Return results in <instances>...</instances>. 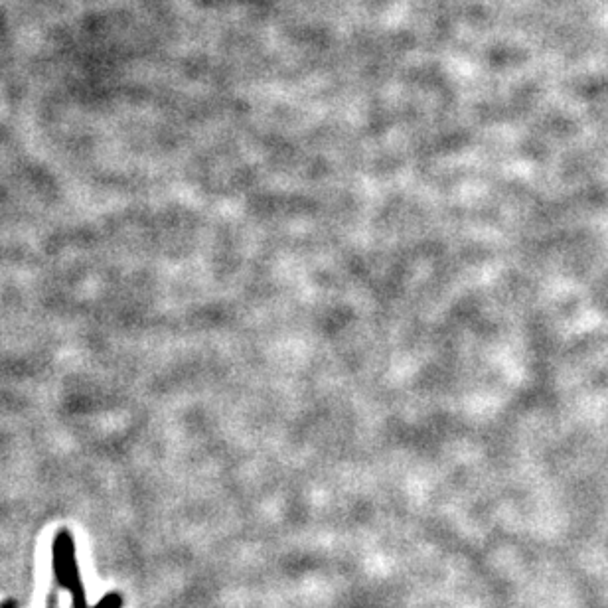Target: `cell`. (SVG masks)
Segmentation results:
<instances>
[{
    "instance_id": "1",
    "label": "cell",
    "mask_w": 608,
    "mask_h": 608,
    "mask_svg": "<svg viewBox=\"0 0 608 608\" xmlns=\"http://www.w3.org/2000/svg\"><path fill=\"white\" fill-rule=\"evenodd\" d=\"M52 565H54L56 585L70 591L74 608H87L85 587L81 583L77 569L76 543H74V535L68 530H60L54 537Z\"/></svg>"
},
{
    "instance_id": "2",
    "label": "cell",
    "mask_w": 608,
    "mask_h": 608,
    "mask_svg": "<svg viewBox=\"0 0 608 608\" xmlns=\"http://www.w3.org/2000/svg\"><path fill=\"white\" fill-rule=\"evenodd\" d=\"M121 605H123V599L119 595L111 593V595H107L101 603H97L93 608H121Z\"/></svg>"
},
{
    "instance_id": "3",
    "label": "cell",
    "mask_w": 608,
    "mask_h": 608,
    "mask_svg": "<svg viewBox=\"0 0 608 608\" xmlns=\"http://www.w3.org/2000/svg\"><path fill=\"white\" fill-rule=\"evenodd\" d=\"M46 608H58V593H56V587H52L50 595H48V607Z\"/></svg>"
},
{
    "instance_id": "4",
    "label": "cell",
    "mask_w": 608,
    "mask_h": 608,
    "mask_svg": "<svg viewBox=\"0 0 608 608\" xmlns=\"http://www.w3.org/2000/svg\"><path fill=\"white\" fill-rule=\"evenodd\" d=\"M0 608H18V605H16V601H4V603H0Z\"/></svg>"
}]
</instances>
